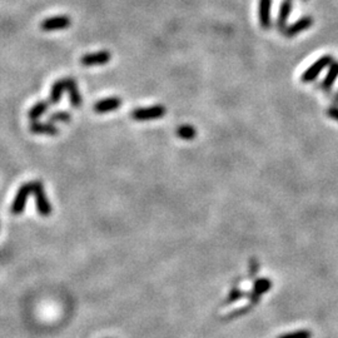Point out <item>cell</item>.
I'll list each match as a JSON object with an SVG mask.
<instances>
[{"label": "cell", "instance_id": "obj_10", "mask_svg": "<svg viewBox=\"0 0 338 338\" xmlns=\"http://www.w3.org/2000/svg\"><path fill=\"white\" fill-rule=\"evenodd\" d=\"M271 7H272V0H259V23L263 29H270L272 25L271 20Z\"/></svg>", "mask_w": 338, "mask_h": 338}, {"label": "cell", "instance_id": "obj_23", "mask_svg": "<svg viewBox=\"0 0 338 338\" xmlns=\"http://www.w3.org/2000/svg\"><path fill=\"white\" fill-rule=\"evenodd\" d=\"M327 116H328L329 118L333 119V121L338 122V106L337 105L329 106V108L327 109Z\"/></svg>", "mask_w": 338, "mask_h": 338}, {"label": "cell", "instance_id": "obj_15", "mask_svg": "<svg viewBox=\"0 0 338 338\" xmlns=\"http://www.w3.org/2000/svg\"><path fill=\"white\" fill-rule=\"evenodd\" d=\"M65 90V79H59V81L55 82L53 84L52 90H50V97H49V102L52 104H58L62 99V95Z\"/></svg>", "mask_w": 338, "mask_h": 338}, {"label": "cell", "instance_id": "obj_19", "mask_svg": "<svg viewBox=\"0 0 338 338\" xmlns=\"http://www.w3.org/2000/svg\"><path fill=\"white\" fill-rule=\"evenodd\" d=\"M278 338H312V332L308 329H299V331L291 332V333H284Z\"/></svg>", "mask_w": 338, "mask_h": 338}, {"label": "cell", "instance_id": "obj_25", "mask_svg": "<svg viewBox=\"0 0 338 338\" xmlns=\"http://www.w3.org/2000/svg\"><path fill=\"white\" fill-rule=\"evenodd\" d=\"M303 2H307V0H303Z\"/></svg>", "mask_w": 338, "mask_h": 338}, {"label": "cell", "instance_id": "obj_3", "mask_svg": "<svg viewBox=\"0 0 338 338\" xmlns=\"http://www.w3.org/2000/svg\"><path fill=\"white\" fill-rule=\"evenodd\" d=\"M332 62H333L332 55H323V57L319 58L318 60H316V62L302 74V77H301L302 83H312L313 81H316V79L318 78V76L322 73V70H323L324 68L331 65Z\"/></svg>", "mask_w": 338, "mask_h": 338}, {"label": "cell", "instance_id": "obj_11", "mask_svg": "<svg viewBox=\"0 0 338 338\" xmlns=\"http://www.w3.org/2000/svg\"><path fill=\"white\" fill-rule=\"evenodd\" d=\"M31 133L34 134H44V135H58L59 134V129L54 126L53 123H42V122L34 121L31 122L29 126Z\"/></svg>", "mask_w": 338, "mask_h": 338}, {"label": "cell", "instance_id": "obj_2", "mask_svg": "<svg viewBox=\"0 0 338 338\" xmlns=\"http://www.w3.org/2000/svg\"><path fill=\"white\" fill-rule=\"evenodd\" d=\"M167 114V109L163 105H152L145 106V108H137L132 111L130 117L134 121L145 122L153 121V119H159Z\"/></svg>", "mask_w": 338, "mask_h": 338}, {"label": "cell", "instance_id": "obj_9", "mask_svg": "<svg viewBox=\"0 0 338 338\" xmlns=\"http://www.w3.org/2000/svg\"><path fill=\"white\" fill-rule=\"evenodd\" d=\"M122 105V99L118 97H110V98H105V99L99 100L93 106L95 113L99 114H105V113H110V111L117 110L119 106Z\"/></svg>", "mask_w": 338, "mask_h": 338}, {"label": "cell", "instance_id": "obj_4", "mask_svg": "<svg viewBox=\"0 0 338 338\" xmlns=\"http://www.w3.org/2000/svg\"><path fill=\"white\" fill-rule=\"evenodd\" d=\"M30 194H31V182L25 183V184L21 185V187L19 188V191H18L17 196H15L14 201H13L12 208H10V211H12L13 214L19 215L24 212V209H25V206H26V202H28V198Z\"/></svg>", "mask_w": 338, "mask_h": 338}, {"label": "cell", "instance_id": "obj_7", "mask_svg": "<svg viewBox=\"0 0 338 338\" xmlns=\"http://www.w3.org/2000/svg\"><path fill=\"white\" fill-rule=\"evenodd\" d=\"M111 55L108 50H102L98 53H90L82 57L81 63L85 66H94V65H103V64L109 63Z\"/></svg>", "mask_w": 338, "mask_h": 338}, {"label": "cell", "instance_id": "obj_14", "mask_svg": "<svg viewBox=\"0 0 338 338\" xmlns=\"http://www.w3.org/2000/svg\"><path fill=\"white\" fill-rule=\"evenodd\" d=\"M338 78V62L337 60H333L329 65L328 73L326 74L324 79L322 81V88L324 90H329L332 88V85L334 84V82L337 81Z\"/></svg>", "mask_w": 338, "mask_h": 338}, {"label": "cell", "instance_id": "obj_24", "mask_svg": "<svg viewBox=\"0 0 338 338\" xmlns=\"http://www.w3.org/2000/svg\"><path fill=\"white\" fill-rule=\"evenodd\" d=\"M334 102H336L337 104H338V93H337L336 95H334Z\"/></svg>", "mask_w": 338, "mask_h": 338}, {"label": "cell", "instance_id": "obj_8", "mask_svg": "<svg viewBox=\"0 0 338 338\" xmlns=\"http://www.w3.org/2000/svg\"><path fill=\"white\" fill-rule=\"evenodd\" d=\"M312 25H313L312 17H302L301 19H298L296 23L287 26L286 30L283 31V34L287 36V38H292V36H296L299 33H302V31L310 29Z\"/></svg>", "mask_w": 338, "mask_h": 338}, {"label": "cell", "instance_id": "obj_12", "mask_svg": "<svg viewBox=\"0 0 338 338\" xmlns=\"http://www.w3.org/2000/svg\"><path fill=\"white\" fill-rule=\"evenodd\" d=\"M292 13V0H283L279 9L278 18H277V28L283 33L287 28V21Z\"/></svg>", "mask_w": 338, "mask_h": 338}, {"label": "cell", "instance_id": "obj_17", "mask_svg": "<svg viewBox=\"0 0 338 338\" xmlns=\"http://www.w3.org/2000/svg\"><path fill=\"white\" fill-rule=\"evenodd\" d=\"M177 135L180 139L192 140L197 137V129L190 124H183V126L177 128Z\"/></svg>", "mask_w": 338, "mask_h": 338}, {"label": "cell", "instance_id": "obj_5", "mask_svg": "<svg viewBox=\"0 0 338 338\" xmlns=\"http://www.w3.org/2000/svg\"><path fill=\"white\" fill-rule=\"evenodd\" d=\"M71 25V19L66 15H57V17L48 18L43 20L41 24V29L44 31H54L60 29H66Z\"/></svg>", "mask_w": 338, "mask_h": 338}, {"label": "cell", "instance_id": "obj_20", "mask_svg": "<svg viewBox=\"0 0 338 338\" xmlns=\"http://www.w3.org/2000/svg\"><path fill=\"white\" fill-rule=\"evenodd\" d=\"M243 296H244V294H243V292H242L241 288H238V287H237V288H233L232 291L230 292V294H228L227 299H226V301H227V302H226V305H232V303L241 299V298Z\"/></svg>", "mask_w": 338, "mask_h": 338}, {"label": "cell", "instance_id": "obj_13", "mask_svg": "<svg viewBox=\"0 0 338 338\" xmlns=\"http://www.w3.org/2000/svg\"><path fill=\"white\" fill-rule=\"evenodd\" d=\"M65 90L69 94V99H70V104L76 108L82 105V95L79 93L78 84L73 78H65Z\"/></svg>", "mask_w": 338, "mask_h": 338}, {"label": "cell", "instance_id": "obj_21", "mask_svg": "<svg viewBox=\"0 0 338 338\" xmlns=\"http://www.w3.org/2000/svg\"><path fill=\"white\" fill-rule=\"evenodd\" d=\"M251 308H252V305L244 306V307L238 308V310H236V311H233V312H231L230 315H228L227 317H226V319H228V321H230V319L238 318V317H241V316L247 315V313H248L249 311H251Z\"/></svg>", "mask_w": 338, "mask_h": 338}, {"label": "cell", "instance_id": "obj_1", "mask_svg": "<svg viewBox=\"0 0 338 338\" xmlns=\"http://www.w3.org/2000/svg\"><path fill=\"white\" fill-rule=\"evenodd\" d=\"M31 193H33L34 198H35L36 211L43 217H48L52 214V204H50L49 199H48L47 193H45L44 185L41 180H34L31 182Z\"/></svg>", "mask_w": 338, "mask_h": 338}, {"label": "cell", "instance_id": "obj_16", "mask_svg": "<svg viewBox=\"0 0 338 338\" xmlns=\"http://www.w3.org/2000/svg\"><path fill=\"white\" fill-rule=\"evenodd\" d=\"M48 109H49V103L45 102V100H41V102L36 103L35 105L31 106L30 110L28 111V118L30 119L31 122L38 121L43 114L47 113Z\"/></svg>", "mask_w": 338, "mask_h": 338}, {"label": "cell", "instance_id": "obj_6", "mask_svg": "<svg viewBox=\"0 0 338 338\" xmlns=\"http://www.w3.org/2000/svg\"><path fill=\"white\" fill-rule=\"evenodd\" d=\"M272 287V281L270 278H259L254 282L253 287H252V291L249 293V301H251V305L254 306L259 302L260 297L263 294L267 293L268 291Z\"/></svg>", "mask_w": 338, "mask_h": 338}, {"label": "cell", "instance_id": "obj_18", "mask_svg": "<svg viewBox=\"0 0 338 338\" xmlns=\"http://www.w3.org/2000/svg\"><path fill=\"white\" fill-rule=\"evenodd\" d=\"M71 121V116L68 111H55L49 117V123H69Z\"/></svg>", "mask_w": 338, "mask_h": 338}, {"label": "cell", "instance_id": "obj_22", "mask_svg": "<svg viewBox=\"0 0 338 338\" xmlns=\"http://www.w3.org/2000/svg\"><path fill=\"white\" fill-rule=\"evenodd\" d=\"M258 271H259V263H258L257 259L252 258L251 262H249V277L255 278L258 275Z\"/></svg>", "mask_w": 338, "mask_h": 338}]
</instances>
